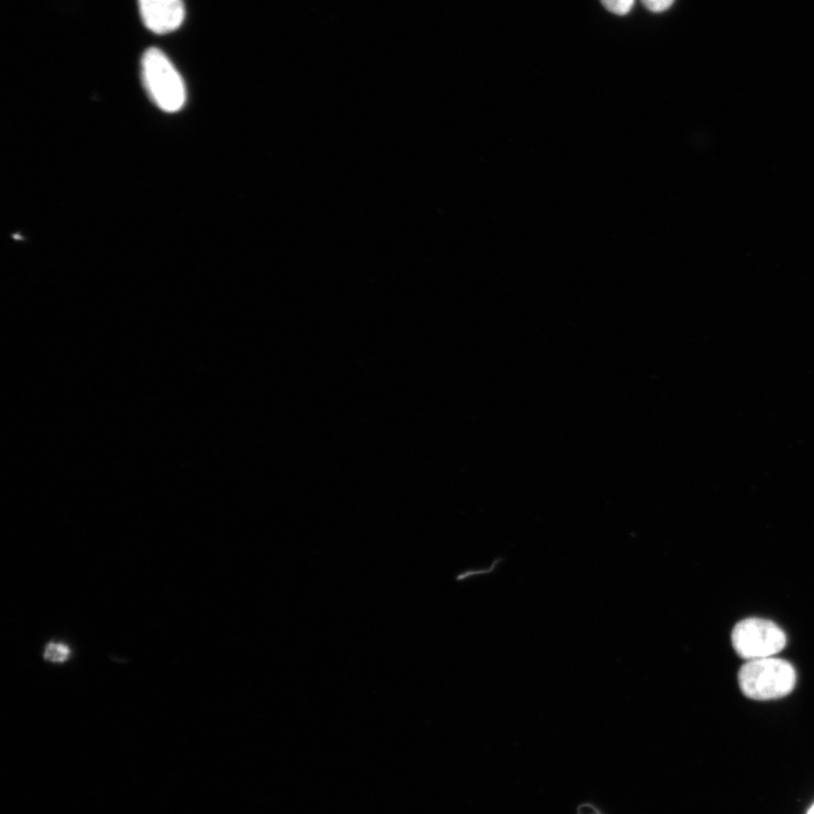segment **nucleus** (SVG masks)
Returning a JSON list of instances; mask_svg holds the SVG:
<instances>
[{
    "label": "nucleus",
    "instance_id": "obj_1",
    "mask_svg": "<svg viewBox=\"0 0 814 814\" xmlns=\"http://www.w3.org/2000/svg\"><path fill=\"white\" fill-rule=\"evenodd\" d=\"M743 692L755 701H771L790 694L796 683L793 666L780 658L748 661L739 672Z\"/></svg>",
    "mask_w": 814,
    "mask_h": 814
},
{
    "label": "nucleus",
    "instance_id": "obj_2",
    "mask_svg": "<svg viewBox=\"0 0 814 814\" xmlns=\"http://www.w3.org/2000/svg\"><path fill=\"white\" fill-rule=\"evenodd\" d=\"M144 86L155 104L161 110L174 113L186 103V87L179 71L158 48H149L142 59Z\"/></svg>",
    "mask_w": 814,
    "mask_h": 814
},
{
    "label": "nucleus",
    "instance_id": "obj_3",
    "mask_svg": "<svg viewBox=\"0 0 814 814\" xmlns=\"http://www.w3.org/2000/svg\"><path fill=\"white\" fill-rule=\"evenodd\" d=\"M732 643L747 661L773 657L787 646L785 633L768 620L751 617L735 626Z\"/></svg>",
    "mask_w": 814,
    "mask_h": 814
},
{
    "label": "nucleus",
    "instance_id": "obj_4",
    "mask_svg": "<svg viewBox=\"0 0 814 814\" xmlns=\"http://www.w3.org/2000/svg\"><path fill=\"white\" fill-rule=\"evenodd\" d=\"M138 7L145 26L155 34L171 33L185 20L182 0H138Z\"/></svg>",
    "mask_w": 814,
    "mask_h": 814
},
{
    "label": "nucleus",
    "instance_id": "obj_5",
    "mask_svg": "<svg viewBox=\"0 0 814 814\" xmlns=\"http://www.w3.org/2000/svg\"><path fill=\"white\" fill-rule=\"evenodd\" d=\"M44 656L49 662L64 664L70 656V649L65 644L51 643L47 645Z\"/></svg>",
    "mask_w": 814,
    "mask_h": 814
},
{
    "label": "nucleus",
    "instance_id": "obj_6",
    "mask_svg": "<svg viewBox=\"0 0 814 814\" xmlns=\"http://www.w3.org/2000/svg\"><path fill=\"white\" fill-rule=\"evenodd\" d=\"M603 7L611 13L624 16L631 13L635 0H601Z\"/></svg>",
    "mask_w": 814,
    "mask_h": 814
},
{
    "label": "nucleus",
    "instance_id": "obj_7",
    "mask_svg": "<svg viewBox=\"0 0 814 814\" xmlns=\"http://www.w3.org/2000/svg\"><path fill=\"white\" fill-rule=\"evenodd\" d=\"M642 2L650 12L661 13L669 10L674 0H642Z\"/></svg>",
    "mask_w": 814,
    "mask_h": 814
},
{
    "label": "nucleus",
    "instance_id": "obj_8",
    "mask_svg": "<svg viewBox=\"0 0 814 814\" xmlns=\"http://www.w3.org/2000/svg\"><path fill=\"white\" fill-rule=\"evenodd\" d=\"M807 814H814V804H813V806H812V807L810 809V811H809V813H807Z\"/></svg>",
    "mask_w": 814,
    "mask_h": 814
}]
</instances>
